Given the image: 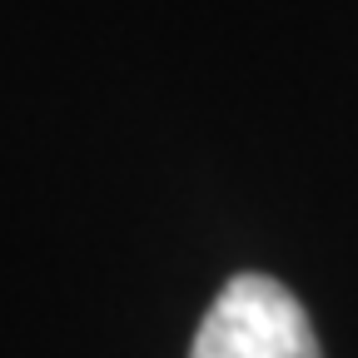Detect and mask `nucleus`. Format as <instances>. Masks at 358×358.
Returning <instances> with one entry per match:
<instances>
[{
  "label": "nucleus",
  "mask_w": 358,
  "mask_h": 358,
  "mask_svg": "<svg viewBox=\"0 0 358 358\" xmlns=\"http://www.w3.org/2000/svg\"><path fill=\"white\" fill-rule=\"evenodd\" d=\"M189 358H324L303 303L268 274H239L219 289Z\"/></svg>",
  "instance_id": "f257e3e1"
}]
</instances>
